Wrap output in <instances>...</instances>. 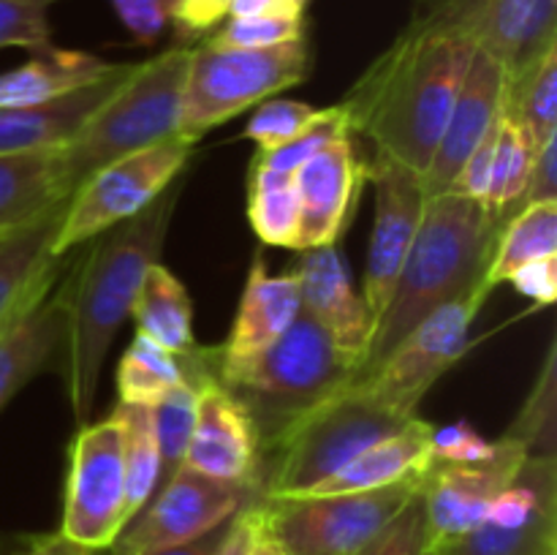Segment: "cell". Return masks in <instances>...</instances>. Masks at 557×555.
Here are the masks:
<instances>
[{"mask_svg":"<svg viewBox=\"0 0 557 555\" xmlns=\"http://www.w3.org/2000/svg\"><path fill=\"white\" fill-rule=\"evenodd\" d=\"M473 52L455 33L406 25L337 101L348 131L364 136L379 156L424 174Z\"/></svg>","mask_w":557,"mask_h":555,"instance_id":"6da1fadb","label":"cell"},{"mask_svg":"<svg viewBox=\"0 0 557 555\" xmlns=\"http://www.w3.org/2000/svg\"><path fill=\"white\" fill-rule=\"evenodd\" d=\"M506 87H509V76H506L504 65L476 49L468 63L466 79L457 92L438 147H435L433 161L422 174L428 196L449 190L462 163L498 128L506 112Z\"/></svg>","mask_w":557,"mask_h":555,"instance_id":"e0dca14e","label":"cell"},{"mask_svg":"<svg viewBox=\"0 0 557 555\" xmlns=\"http://www.w3.org/2000/svg\"><path fill=\"white\" fill-rule=\"evenodd\" d=\"M180 188L172 185L156 205L90 239L92 248L60 283L65 299L63 379L76 428L90 422L98 379L114 335L131 319L147 270L161 261Z\"/></svg>","mask_w":557,"mask_h":555,"instance_id":"7a4b0ae2","label":"cell"},{"mask_svg":"<svg viewBox=\"0 0 557 555\" xmlns=\"http://www.w3.org/2000/svg\"><path fill=\"white\" fill-rule=\"evenodd\" d=\"M114 414L123 422L125 441V509H128V522L145 509L147 501L152 498L158 488V473H161V460H158V441L156 428H152V408L147 406H123L117 403Z\"/></svg>","mask_w":557,"mask_h":555,"instance_id":"836d02e7","label":"cell"},{"mask_svg":"<svg viewBox=\"0 0 557 555\" xmlns=\"http://www.w3.org/2000/svg\"><path fill=\"white\" fill-rule=\"evenodd\" d=\"M169 22L177 30L180 44H190L226 20L228 0H166Z\"/></svg>","mask_w":557,"mask_h":555,"instance_id":"7bdbcfd3","label":"cell"},{"mask_svg":"<svg viewBox=\"0 0 557 555\" xmlns=\"http://www.w3.org/2000/svg\"><path fill=\"white\" fill-rule=\"evenodd\" d=\"M430 555H438V553H435V550H433V553H430Z\"/></svg>","mask_w":557,"mask_h":555,"instance_id":"11a10c76","label":"cell"},{"mask_svg":"<svg viewBox=\"0 0 557 555\" xmlns=\"http://www.w3.org/2000/svg\"><path fill=\"white\" fill-rule=\"evenodd\" d=\"M299 254L302 256L294 275L302 297V313L310 316L330 335V341L359 365L362 373L375 319L354 286L346 259L335 245H321Z\"/></svg>","mask_w":557,"mask_h":555,"instance_id":"ac0fdd59","label":"cell"},{"mask_svg":"<svg viewBox=\"0 0 557 555\" xmlns=\"http://www.w3.org/2000/svg\"><path fill=\"white\" fill-rule=\"evenodd\" d=\"M54 0H0V49H52L49 5Z\"/></svg>","mask_w":557,"mask_h":555,"instance_id":"ab89813d","label":"cell"},{"mask_svg":"<svg viewBox=\"0 0 557 555\" xmlns=\"http://www.w3.org/2000/svg\"><path fill=\"white\" fill-rule=\"evenodd\" d=\"M310 0H228L226 16H286L305 20Z\"/></svg>","mask_w":557,"mask_h":555,"instance_id":"f907efd6","label":"cell"},{"mask_svg":"<svg viewBox=\"0 0 557 555\" xmlns=\"http://www.w3.org/2000/svg\"><path fill=\"white\" fill-rule=\"evenodd\" d=\"M259 501V498H256ZM250 501L245 504L237 515L228 520L226 533L218 542L215 553L212 555H250L256 547V539L261 533V515H259V504Z\"/></svg>","mask_w":557,"mask_h":555,"instance_id":"7dc6e473","label":"cell"},{"mask_svg":"<svg viewBox=\"0 0 557 555\" xmlns=\"http://www.w3.org/2000/svg\"><path fill=\"white\" fill-rule=\"evenodd\" d=\"M117 63L74 49H47L36 52L27 63L0 74V109L33 107L63 98L79 87L92 85Z\"/></svg>","mask_w":557,"mask_h":555,"instance_id":"4316f807","label":"cell"},{"mask_svg":"<svg viewBox=\"0 0 557 555\" xmlns=\"http://www.w3.org/2000/svg\"><path fill=\"white\" fill-rule=\"evenodd\" d=\"M0 555H90V550L79 547L63 536L60 531L52 533H25V536H11L3 544Z\"/></svg>","mask_w":557,"mask_h":555,"instance_id":"681fc988","label":"cell"},{"mask_svg":"<svg viewBox=\"0 0 557 555\" xmlns=\"http://www.w3.org/2000/svg\"><path fill=\"white\" fill-rule=\"evenodd\" d=\"M354 134H341L294 172L299 199V248L335 245L354 212L364 161H359Z\"/></svg>","mask_w":557,"mask_h":555,"instance_id":"d6986e66","label":"cell"},{"mask_svg":"<svg viewBox=\"0 0 557 555\" xmlns=\"http://www.w3.org/2000/svg\"><path fill=\"white\" fill-rule=\"evenodd\" d=\"M500 125V123H498ZM495 136H498V128L476 147L471 158L462 163V169L457 172L455 183L449 185L451 194L468 196V199L479 201V205H487L490 183H493V156H495Z\"/></svg>","mask_w":557,"mask_h":555,"instance_id":"f6af8a7d","label":"cell"},{"mask_svg":"<svg viewBox=\"0 0 557 555\" xmlns=\"http://www.w3.org/2000/svg\"><path fill=\"white\" fill-rule=\"evenodd\" d=\"M504 439L522 446L528 457H555L557 452V346L549 343L542 370Z\"/></svg>","mask_w":557,"mask_h":555,"instance_id":"e575fe53","label":"cell"},{"mask_svg":"<svg viewBox=\"0 0 557 555\" xmlns=\"http://www.w3.org/2000/svg\"><path fill=\"white\" fill-rule=\"evenodd\" d=\"M212 379L245 408L259 441V460L297 419L359 379L348 359L310 316L299 313L292 330L243 362H226L205 348Z\"/></svg>","mask_w":557,"mask_h":555,"instance_id":"277c9868","label":"cell"},{"mask_svg":"<svg viewBox=\"0 0 557 555\" xmlns=\"http://www.w3.org/2000/svg\"><path fill=\"white\" fill-rule=\"evenodd\" d=\"M256 504H259V501H256ZM261 515V511H259ZM250 555H286V550L281 547V544L275 542V539L270 536V533L264 531V526H261V533H259V539H256V547H253V553Z\"/></svg>","mask_w":557,"mask_h":555,"instance_id":"f5cc1de1","label":"cell"},{"mask_svg":"<svg viewBox=\"0 0 557 555\" xmlns=\"http://www.w3.org/2000/svg\"><path fill=\"white\" fill-rule=\"evenodd\" d=\"M131 63H117L107 76L79 87L63 98L33 107L0 109V156L3 152L63 150L90 120V114L107 101L114 87L125 79Z\"/></svg>","mask_w":557,"mask_h":555,"instance_id":"44dd1931","label":"cell"},{"mask_svg":"<svg viewBox=\"0 0 557 555\" xmlns=\"http://www.w3.org/2000/svg\"><path fill=\"white\" fill-rule=\"evenodd\" d=\"M305 20L286 16H226L205 41L228 49H270L281 44L302 41Z\"/></svg>","mask_w":557,"mask_h":555,"instance_id":"74e56055","label":"cell"},{"mask_svg":"<svg viewBox=\"0 0 557 555\" xmlns=\"http://www.w3.org/2000/svg\"><path fill=\"white\" fill-rule=\"evenodd\" d=\"M430 430L433 424L417 414L400 430L370 444L348 466H343L341 471L332 473L326 482L305 495L368 493V490L392 488L400 482H419L433 466Z\"/></svg>","mask_w":557,"mask_h":555,"instance_id":"cb8c5ba5","label":"cell"},{"mask_svg":"<svg viewBox=\"0 0 557 555\" xmlns=\"http://www.w3.org/2000/svg\"><path fill=\"white\" fill-rule=\"evenodd\" d=\"M438 555H557V460L525 457L484 520Z\"/></svg>","mask_w":557,"mask_h":555,"instance_id":"5bb4252c","label":"cell"},{"mask_svg":"<svg viewBox=\"0 0 557 555\" xmlns=\"http://www.w3.org/2000/svg\"><path fill=\"white\" fill-rule=\"evenodd\" d=\"M509 283H515L517 292L531 299L536 308H547L557 299V256H547V259L520 267L509 278Z\"/></svg>","mask_w":557,"mask_h":555,"instance_id":"bcb514c9","label":"cell"},{"mask_svg":"<svg viewBox=\"0 0 557 555\" xmlns=\"http://www.w3.org/2000/svg\"><path fill=\"white\" fill-rule=\"evenodd\" d=\"M74 194L63 150L0 156V232L27 226Z\"/></svg>","mask_w":557,"mask_h":555,"instance_id":"484cf974","label":"cell"},{"mask_svg":"<svg viewBox=\"0 0 557 555\" xmlns=\"http://www.w3.org/2000/svg\"><path fill=\"white\" fill-rule=\"evenodd\" d=\"M125 526V441L112 411L101 422L82 424L71 441L60 533L85 550H107Z\"/></svg>","mask_w":557,"mask_h":555,"instance_id":"8fae6325","label":"cell"},{"mask_svg":"<svg viewBox=\"0 0 557 555\" xmlns=\"http://www.w3.org/2000/svg\"><path fill=\"white\" fill-rule=\"evenodd\" d=\"M256 498L259 493L248 484L221 482L183 466L152 493L109 550L114 555H152L196 542Z\"/></svg>","mask_w":557,"mask_h":555,"instance_id":"7c38bea8","label":"cell"},{"mask_svg":"<svg viewBox=\"0 0 557 555\" xmlns=\"http://www.w3.org/2000/svg\"><path fill=\"white\" fill-rule=\"evenodd\" d=\"M194 44H177L145 63H131L125 79L63 147L74 190L107 163L147 150L180 134V107Z\"/></svg>","mask_w":557,"mask_h":555,"instance_id":"5b68a950","label":"cell"},{"mask_svg":"<svg viewBox=\"0 0 557 555\" xmlns=\"http://www.w3.org/2000/svg\"><path fill=\"white\" fill-rule=\"evenodd\" d=\"M330 114V107H313L308 101H288V98H267L256 107L253 118L245 125V139L256 141L261 152H272L288 145L313 128Z\"/></svg>","mask_w":557,"mask_h":555,"instance_id":"8d00e7d4","label":"cell"},{"mask_svg":"<svg viewBox=\"0 0 557 555\" xmlns=\"http://www.w3.org/2000/svg\"><path fill=\"white\" fill-rule=\"evenodd\" d=\"M498 232L495 218L479 201L451 190L430 196L417 239L397 275L395 292L384 313L375 319L373 341L359 379H364L419 321L428 319L441 305L471 292L484 294L482 281Z\"/></svg>","mask_w":557,"mask_h":555,"instance_id":"3957f363","label":"cell"},{"mask_svg":"<svg viewBox=\"0 0 557 555\" xmlns=\"http://www.w3.org/2000/svg\"><path fill=\"white\" fill-rule=\"evenodd\" d=\"M408 25L462 36L511 82L557 47V0H417Z\"/></svg>","mask_w":557,"mask_h":555,"instance_id":"30bf717a","label":"cell"},{"mask_svg":"<svg viewBox=\"0 0 557 555\" xmlns=\"http://www.w3.org/2000/svg\"><path fill=\"white\" fill-rule=\"evenodd\" d=\"M90 555H114V553L107 547V550H90Z\"/></svg>","mask_w":557,"mask_h":555,"instance_id":"db71d44e","label":"cell"},{"mask_svg":"<svg viewBox=\"0 0 557 555\" xmlns=\"http://www.w3.org/2000/svg\"><path fill=\"white\" fill-rule=\"evenodd\" d=\"M185 379H188V354L177 357L136 332L117 365V403L152 408Z\"/></svg>","mask_w":557,"mask_h":555,"instance_id":"f546056e","label":"cell"},{"mask_svg":"<svg viewBox=\"0 0 557 555\" xmlns=\"http://www.w3.org/2000/svg\"><path fill=\"white\" fill-rule=\"evenodd\" d=\"M194 145V139L177 134L90 174L65 205L52 256L65 259L74 248L156 205L188 166Z\"/></svg>","mask_w":557,"mask_h":555,"instance_id":"ba28073f","label":"cell"},{"mask_svg":"<svg viewBox=\"0 0 557 555\" xmlns=\"http://www.w3.org/2000/svg\"><path fill=\"white\" fill-rule=\"evenodd\" d=\"M364 180L373 183L375 215L373 232H370L368 267H364L362 299L373 319H379L395 292L408 250L417 239L430 196L422 174L395 158L379 156V152H373V158L364 163Z\"/></svg>","mask_w":557,"mask_h":555,"instance_id":"9a60e30c","label":"cell"},{"mask_svg":"<svg viewBox=\"0 0 557 555\" xmlns=\"http://www.w3.org/2000/svg\"><path fill=\"white\" fill-rule=\"evenodd\" d=\"M536 152L539 147L533 145L525 128L504 112L498 125V136H495L493 183H490L487 205H484L498 226H504L522 207V196H525L528 180H531Z\"/></svg>","mask_w":557,"mask_h":555,"instance_id":"1f68e13d","label":"cell"},{"mask_svg":"<svg viewBox=\"0 0 557 555\" xmlns=\"http://www.w3.org/2000/svg\"><path fill=\"white\" fill-rule=\"evenodd\" d=\"M226 526H228V522H223L221 528L210 531L207 536L196 539V542L180 544V547H172V550H161V553H152V555H212V553H215L218 542L223 539V533H226Z\"/></svg>","mask_w":557,"mask_h":555,"instance_id":"816d5d0a","label":"cell"},{"mask_svg":"<svg viewBox=\"0 0 557 555\" xmlns=\"http://www.w3.org/2000/svg\"><path fill=\"white\" fill-rule=\"evenodd\" d=\"M248 221L261 243L277 248H299V199L294 174L275 172L261 163L250 166Z\"/></svg>","mask_w":557,"mask_h":555,"instance_id":"4dcf8cb0","label":"cell"},{"mask_svg":"<svg viewBox=\"0 0 557 555\" xmlns=\"http://www.w3.org/2000/svg\"><path fill=\"white\" fill-rule=\"evenodd\" d=\"M299 313H302V297H299L297 275L294 272L272 275L267 270L264 256L256 254L243 297H239L232 332H228L226 343L215 348L218 357L226 362H243V359L256 357L272 343L281 341L299 319Z\"/></svg>","mask_w":557,"mask_h":555,"instance_id":"7402d4cb","label":"cell"},{"mask_svg":"<svg viewBox=\"0 0 557 555\" xmlns=\"http://www.w3.org/2000/svg\"><path fill=\"white\" fill-rule=\"evenodd\" d=\"M419 482L368 493L259 498L261 526L286 555H354L413 498Z\"/></svg>","mask_w":557,"mask_h":555,"instance_id":"9c48e42d","label":"cell"},{"mask_svg":"<svg viewBox=\"0 0 557 555\" xmlns=\"http://www.w3.org/2000/svg\"><path fill=\"white\" fill-rule=\"evenodd\" d=\"M63 348L65 299L63 288L54 283L0 326V411L27 381L47 370Z\"/></svg>","mask_w":557,"mask_h":555,"instance_id":"603a6c76","label":"cell"},{"mask_svg":"<svg viewBox=\"0 0 557 555\" xmlns=\"http://www.w3.org/2000/svg\"><path fill=\"white\" fill-rule=\"evenodd\" d=\"M199 384L185 379L158 406H152V428H156L158 460H161L158 488L183 468L185 452H188L190 435H194L196 397H199Z\"/></svg>","mask_w":557,"mask_h":555,"instance_id":"d590c367","label":"cell"},{"mask_svg":"<svg viewBox=\"0 0 557 555\" xmlns=\"http://www.w3.org/2000/svg\"><path fill=\"white\" fill-rule=\"evenodd\" d=\"M433 553V536H430L428 511H424L422 493H413V498L397 511L395 520L381 528L368 544L354 555H430Z\"/></svg>","mask_w":557,"mask_h":555,"instance_id":"f35d334b","label":"cell"},{"mask_svg":"<svg viewBox=\"0 0 557 555\" xmlns=\"http://www.w3.org/2000/svg\"><path fill=\"white\" fill-rule=\"evenodd\" d=\"M183 466L221 479L248 484L256 490L259 473V441L245 408L218 384L205 381L196 397V422Z\"/></svg>","mask_w":557,"mask_h":555,"instance_id":"ffe728a7","label":"cell"},{"mask_svg":"<svg viewBox=\"0 0 557 555\" xmlns=\"http://www.w3.org/2000/svg\"><path fill=\"white\" fill-rule=\"evenodd\" d=\"M506 114L525 128L536 147L557 136V47L509 82Z\"/></svg>","mask_w":557,"mask_h":555,"instance_id":"d6a6232c","label":"cell"},{"mask_svg":"<svg viewBox=\"0 0 557 555\" xmlns=\"http://www.w3.org/2000/svg\"><path fill=\"white\" fill-rule=\"evenodd\" d=\"M536 201H557V136L539 147L536 161H533L522 207L536 205Z\"/></svg>","mask_w":557,"mask_h":555,"instance_id":"c3c4849f","label":"cell"},{"mask_svg":"<svg viewBox=\"0 0 557 555\" xmlns=\"http://www.w3.org/2000/svg\"><path fill=\"white\" fill-rule=\"evenodd\" d=\"M308 38L270 49H228L201 41L194 47L180 107V136L199 141L207 131L259 107L310 74Z\"/></svg>","mask_w":557,"mask_h":555,"instance_id":"52a82bcc","label":"cell"},{"mask_svg":"<svg viewBox=\"0 0 557 555\" xmlns=\"http://www.w3.org/2000/svg\"><path fill=\"white\" fill-rule=\"evenodd\" d=\"M341 134H351V131H348L343 109L337 107V103H332L330 114H326L321 123H315L313 128H308L294 141L277 147V150L259 152V158H256L253 163H261V166L275 169V172H283V174H294L305 161H308V158H313L321 147L330 145V141Z\"/></svg>","mask_w":557,"mask_h":555,"instance_id":"60d3db41","label":"cell"},{"mask_svg":"<svg viewBox=\"0 0 557 555\" xmlns=\"http://www.w3.org/2000/svg\"><path fill=\"white\" fill-rule=\"evenodd\" d=\"M547 256H557V201H536L517 210L500 226L482 281L484 294L490 297V292L509 283L520 267Z\"/></svg>","mask_w":557,"mask_h":555,"instance_id":"f1b7e54d","label":"cell"},{"mask_svg":"<svg viewBox=\"0 0 557 555\" xmlns=\"http://www.w3.org/2000/svg\"><path fill=\"white\" fill-rule=\"evenodd\" d=\"M525 457L522 446L500 435L498 449L487 460L433 462L419 484L433 550L471 533L484 520L500 490L517 477Z\"/></svg>","mask_w":557,"mask_h":555,"instance_id":"2e32d148","label":"cell"},{"mask_svg":"<svg viewBox=\"0 0 557 555\" xmlns=\"http://www.w3.org/2000/svg\"><path fill=\"white\" fill-rule=\"evenodd\" d=\"M408 419L411 417L386 408L357 379L310 408L261 457L256 493L259 498H294L310 493L370 444L400 430Z\"/></svg>","mask_w":557,"mask_h":555,"instance_id":"8992f818","label":"cell"},{"mask_svg":"<svg viewBox=\"0 0 557 555\" xmlns=\"http://www.w3.org/2000/svg\"><path fill=\"white\" fill-rule=\"evenodd\" d=\"M112 5L131 36L141 44H152L172 25L166 0H112Z\"/></svg>","mask_w":557,"mask_h":555,"instance_id":"ee69618b","label":"cell"},{"mask_svg":"<svg viewBox=\"0 0 557 555\" xmlns=\"http://www.w3.org/2000/svg\"><path fill=\"white\" fill-rule=\"evenodd\" d=\"M131 319H134L136 332L177 357L199 348L194 335V303H190L188 288L161 261L147 270L134 308H131Z\"/></svg>","mask_w":557,"mask_h":555,"instance_id":"83f0119b","label":"cell"},{"mask_svg":"<svg viewBox=\"0 0 557 555\" xmlns=\"http://www.w3.org/2000/svg\"><path fill=\"white\" fill-rule=\"evenodd\" d=\"M498 441H487L468 422L441 424L430 430V452L433 462H482L495 455Z\"/></svg>","mask_w":557,"mask_h":555,"instance_id":"b9f144b4","label":"cell"},{"mask_svg":"<svg viewBox=\"0 0 557 555\" xmlns=\"http://www.w3.org/2000/svg\"><path fill=\"white\" fill-rule=\"evenodd\" d=\"M484 299V294L471 292L441 305L359 381L395 414L417 417L422 397L471 346L468 330Z\"/></svg>","mask_w":557,"mask_h":555,"instance_id":"4fadbf2b","label":"cell"},{"mask_svg":"<svg viewBox=\"0 0 557 555\" xmlns=\"http://www.w3.org/2000/svg\"><path fill=\"white\" fill-rule=\"evenodd\" d=\"M65 205L27 226L0 232V326L58 283L63 259L52 256V239Z\"/></svg>","mask_w":557,"mask_h":555,"instance_id":"d4e9b609","label":"cell"}]
</instances>
